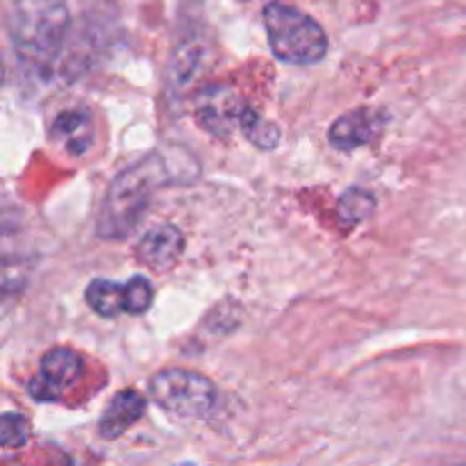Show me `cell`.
<instances>
[{
    "label": "cell",
    "instance_id": "obj_1",
    "mask_svg": "<svg viewBox=\"0 0 466 466\" xmlns=\"http://www.w3.org/2000/svg\"><path fill=\"white\" fill-rule=\"evenodd\" d=\"M71 14L66 0H12L9 36L16 59L30 71L48 73L66 44Z\"/></svg>",
    "mask_w": 466,
    "mask_h": 466
},
{
    "label": "cell",
    "instance_id": "obj_2",
    "mask_svg": "<svg viewBox=\"0 0 466 466\" xmlns=\"http://www.w3.org/2000/svg\"><path fill=\"white\" fill-rule=\"evenodd\" d=\"M171 177L162 153H153L118 173L109 185L98 217V235L105 239H123L144 218L159 187Z\"/></svg>",
    "mask_w": 466,
    "mask_h": 466
},
{
    "label": "cell",
    "instance_id": "obj_3",
    "mask_svg": "<svg viewBox=\"0 0 466 466\" xmlns=\"http://www.w3.org/2000/svg\"><path fill=\"white\" fill-rule=\"evenodd\" d=\"M268 46L280 62L294 66L319 64L328 53V35L312 16L299 7L273 0L262 12Z\"/></svg>",
    "mask_w": 466,
    "mask_h": 466
},
{
    "label": "cell",
    "instance_id": "obj_4",
    "mask_svg": "<svg viewBox=\"0 0 466 466\" xmlns=\"http://www.w3.org/2000/svg\"><path fill=\"white\" fill-rule=\"evenodd\" d=\"M150 396L168 414L180 419H203L218 399L212 380L189 369H164L150 378Z\"/></svg>",
    "mask_w": 466,
    "mask_h": 466
},
{
    "label": "cell",
    "instance_id": "obj_5",
    "mask_svg": "<svg viewBox=\"0 0 466 466\" xmlns=\"http://www.w3.org/2000/svg\"><path fill=\"white\" fill-rule=\"evenodd\" d=\"M86 305L103 319H116L118 314H146L153 305L155 291L146 276H132L127 282L96 278L85 291Z\"/></svg>",
    "mask_w": 466,
    "mask_h": 466
},
{
    "label": "cell",
    "instance_id": "obj_6",
    "mask_svg": "<svg viewBox=\"0 0 466 466\" xmlns=\"http://www.w3.org/2000/svg\"><path fill=\"white\" fill-rule=\"evenodd\" d=\"M248 105L241 98L239 91L230 85H209L196 96V121L212 137H230L235 130H241Z\"/></svg>",
    "mask_w": 466,
    "mask_h": 466
},
{
    "label": "cell",
    "instance_id": "obj_7",
    "mask_svg": "<svg viewBox=\"0 0 466 466\" xmlns=\"http://www.w3.org/2000/svg\"><path fill=\"white\" fill-rule=\"evenodd\" d=\"M82 371H85V362H82V358L76 350L64 349V346L50 349L41 358L39 373L32 378L27 391H30V396L36 403H53L68 387H73L80 380Z\"/></svg>",
    "mask_w": 466,
    "mask_h": 466
},
{
    "label": "cell",
    "instance_id": "obj_8",
    "mask_svg": "<svg viewBox=\"0 0 466 466\" xmlns=\"http://www.w3.org/2000/svg\"><path fill=\"white\" fill-rule=\"evenodd\" d=\"M137 259L150 271L164 273L177 264L185 253V237L171 223H162L146 232L135 248Z\"/></svg>",
    "mask_w": 466,
    "mask_h": 466
},
{
    "label": "cell",
    "instance_id": "obj_9",
    "mask_svg": "<svg viewBox=\"0 0 466 466\" xmlns=\"http://www.w3.org/2000/svg\"><path fill=\"white\" fill-rule=\"evenodd\" d=\"M382 126V114L376 109L358 107L350 112L341 114L335 123H332L328 139L335 148L339 150H355L367 146L369 141L376 139Z\"/></svg>",
    "mask_w": 466,
    "mask_h": 466
},
{
    "label": "cell",
    "instance_id": "obj_10",
    "mask_svg": "<svg viewBox=\"0 0 466 466\" xmlns=\"http://www.w3.org/2000/svg\"><path fill=\"white\" fill-rule=\"evenodd\" d=\"M146 412V399L135 390H123L109 400L103 417L98 421V432L105 440H118L126 431H130Z\"/></svg>",
    "mask_w": 466,
    "mask_h": 466
},
{
    "label": "cell",
    "instance_id": "obj_11",
    "mask_svg": "<svg viewBox=\"0 0 466 466\" xmlns=\"http://www.w3.org/2000/svg\"><path fill=\"white\" fill-rule=\"evenodd\" d=\"M55 144L71 155H85L94 144V121L86 109H64L50 127Z\"/></svg>",
    "mask_w": 466,
    "mask_h": 466
},
{
    "label": "cell",
    "instance_id": "obj_12",
    "mask_svg": "<svg viewBox=\"0 0 466 466\" xmlns=\"http://www.w3.org/2000/svg\"><path fill=\"white\" fill-rule=\"evenodd\" d=\"M376 209V198H373L371 191H364L360 187H353V189L346 191L339 198V205H337V217L344 226H358L364 218H369Z\"/></svg>",
    "mask_w": 466,
    "mask_h": 466
},
{
    "label": "cell",
    "instance_id": "obj_13",
    "mask_svg": "<svg viewBox=\"0 0 466 466\" xmlns=\"http://www.w3.org/2000/svg\"><path fill=\"white\" fill-rule=\"evenodd\" d=\"M241 135L250 141L253 146L262 150L276 148L278 141H280V127L276 123L267 121L259 112L255 109H248L244 116V123H241Z\"/></svg>",
    "mask_w": 466,
    "mask_h": 466
},
{
    "label": "cell",
    "instance_id": "obj_14",
    "mask_svg": "<svg viewBox=\"0 0 466 466\" xmlns=\"http://www.w3.org/2000/svg\"><path fill=\"white\" fill-rule=\"evenodd\" d=\"M200 59H203V46H198V41H185L176 50L171 62V76L176 77L177 85H185L191 80L196 68L200 66Z\"/></svg>",
    "mask_w": 466,
    "mask_h": 466
},
{
    "label": "cell",
    "instance_id": "obj_15",
    "mask_svg": "<svg viewBox=\"0 0 466 466\" xmlns=\"http://www.w3.org/2000/svg\"><path fill=\"white\" fill-rule=\"evenodd\" d=\"M30 437V426L23 414L7 412L3 417V446L5 449H21Z\"/></svg>",
    "mask_w": 466,
    "mask_h": 466
}]
</instances>
